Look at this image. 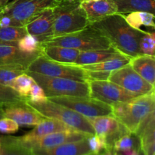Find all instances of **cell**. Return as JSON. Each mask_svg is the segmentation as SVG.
Masks as SVG:
<instances>
[{
	"mask_svg": "<svg viewBox=\"0 0 155 155\" xmlns=\"http://www.w3.org/2000/svg\"><path fill=\"white\" fill-rule=\"evenodd\" d=\"M19 130V125L13 120L8 117L0 119V133L5 134H13Z\"/></svg>",
	"mask_w": 155,
	"mask_h": 155,
	"instance_id": "d590c367",
	"label": "cell"
},
{
	"mask_svg": "<svg viewBox=\"0 0 155 155\" xmlns=\"http://www.w3.org/2000/svg\"><path fill=\"white\" fill-rule=\"evenodd\" d=\"M89 136L91 135L85 134L75 130H68L51 133L36 140L21 144L30 150L46 149L69 142H78L86 139Z\"/></svg>",
	"mask_w": 155,
	"mask_h": 155,
	"instance_id": "4fadbf2b",
	"label": "cell"
},
{
	"mask_svg": "<svg viewBox=\"0 0 155 155\" xmlns=\"http://www.w3.org/2000/svg\"><path fill=\"white\" fill-rule=\"evenodd\" d=\"M68 130H74V129L71 128L58 120L45 118L44 120L35 126L33 130L26 133L24 136L17 137V139L21 143H26V142L36 140L51 133L64 131Z\"/></svg>",
	"mask_w": 155,
	"mask_h": 155,
	"instance_id": "e0dca14e",
	"label": "cell"
},
{
	"mask_svg": "<svg viewBox=\"0 0 155 155\" xmlns=\"http://www.w3.org/2000/svg\"><path fill=\"white\" fill-rule=\"evenodd\" d=\"M91 25L98 29L121 54L130 58L142 54L139 41L146 31L130 27L124 15L117 13L110 15Z\"/></svg>",
	"mask_w": 155,
	"mask_h": 155,
	"instance_id": "6da1fadb",
	"label": "cell"
},
{
	"mask_svg": "<svg viewBox=\"0 0 155 155\" xmlns=\"http://www.w3.org/2000/svg\"><path fill=\"white\" fill-rule=\"evenodd\" d=\"M34 83V80L25 72L17 77L12 81L10 87L16 91L20 95L27 98L32 85Z\"/></svg>",
	"mask_w": 155,
	"mask_h": 155,
	"instance_id": "83f0119b",
	"label": "cell"
},
{
	"mask_svg": "<svg viewBox=\"0 0 155 155\" xmlns=\"http://www.w3.org/2000/svg\"><path fill=\"white\" fill-rule=\"evenodd\" d=\"M27 34V32L24 26L0 27V40L5 42H18Z\"/></svg>",
	"mask_w": 155,
	"mask_h": 155,
	"instance_id": "f1b7e54d",
	"label": "cell"
},
{
	"mask_svg": "<svg viewBox=\"0 0 155 155\" xmlns=\"http://www.w3.org/2000/svg\"><path fill=\"white\" fill-rule=\"evenodd\" d=\"M107 80L121 86L129 92L139 95H144L154 91V86L140 77L130 64L120 69L111 71Z\"/></svg>",
	"mask_w": 155,
	"mask_h": 155,
	"instance_id": "8fae6325",
	"label": "cell"
},
{
	"mask_svg": "<svg viewBox=\"0 0 155 155\" xmlns=\"http://www.w3.org/2000/svg\"><path fill=\"white\" fill-rule=\"evenodd\" d=\"M99 1V0H83V2H96Z\"/></svg>",
	"mask_w": 155,
	"mask_h": 155,
	"instance_id": "60d3db41",
	"label": "cell"
},
{
	"mask_svg": "<svg viewBox=\"0 0 155 155\" xmlns=\"http://www.w3.org/2000/svg\"><path fill=\"white\" fill-rule=\"evenodd\" d=\"M49 45L75 48L80 51L105 49L112 46L108 39L91 24L79 31L52 38L40 43V46Z\"/></svg>",
	"mask_w": 155,
	"mask_h": 155,
	"instance_id": "277c9868",
	"label": "cell"
},
{
	"mask_svg": "<svg viewBox=\"0 0 155 155\" xmlns=\"http://www.w3.org/2000/svg\"><path fill=\"white\" fill-rule=\"evenodd\" d=\"M139 147V138L135 133H129L121 136L114 143L113 150L117 152H123L128 150L137 149Z\"/></svg>",
	"mask_w": 155,
	"mask_h": 155,
	"instance_id": "4316f807",
	"label": "cell"
},
{
	"mask_svg": "<svg viewBox=\"0 0 155 155\" xmlns=\"http://www.w3.org/2000/svg\"><path fill=\"white\" fill-rule=\"evenodd\" d=\"M11 0H0V8H2V7H4L6 4L10 2Z\"/></svg>",
	"mask_w": 155,
	"mask_h": 155,
	"instance_id": "f35d334b",
	"label": "cell"
},
{
	"mask_svg": "<svg viewBox=\"0 0 155 155\" xmlns=\"http://www.w3.org/2000/svg\"><path fill=\"white\" fill-rule=\"evenodd\" d=\"M82 1L60 0L52 8L54 20L51 39L79 31L89 25Z\"/></svg>",
	"mask_w": 155,
	"mask_h": 155,
	"instance_id": "3957f363",
	"label": "cell"
},
{
	"mask_svg": "<svg viewBox=\"0 0 155 155\" xmlns=\"http://www.w3.org/2000/svg\"><path fill=\"white\" fill-rule=\"evenodd\" d=\"M47 99L68 107L86 117L111 116L112 114L110 105L91 97H51Z\"/></svg>",
	"mask_w": 155,
	"mask_h": 155,
	"instance_id": "9c48e42d",
	"label": "cell"
},
{
	"mask_svg": "<svg viewBox=\"0 0 155 155\" xmlns=\"http://www.w3.org/2000/svg\"><path fill=\"white\" fill-rule=\"evenodd\" d=\"M54 20L52 8H49L41 12L24 27L27 33L35 36L41 43L51 39Z\"/></svg>",
	"mask_w": 155,
	"mask_h": 155,
	"instance_id": "9a60e30c",
	"label": "cell"
},
{
	"mask_svg": "<svg viewBox=\"0 0 155 155\" xmlns=\"http://www.w3.org/2000/svg\"><path fill=\"white\" fill-rule=\"evenodd\" d=\"M0 155H33L30 149L23 145L17 137L0 136Z\"/></svg>",
	"mask_w": 155,
	"mask_h": 155,
	"instance_id": "cb8c5ba5",
	"label": "cell"
},
{
	"mask_svg": "<svg viewBox=\"0 0 155 155\" xmlns=\"http://www.w3.org/2000/svg\"><path fill=\"white\" fill-rule=\"evenodd\" d=\"M139 48L142 54L154 57L155 33L154 32H147L142 36L139 41Z\"/></svg>",
	"mask_w": 155,
	"mask_h": 155,
	"instance_id": "d6a6232c",
	"label": "cell"
},
{
	"mask_svg": "<svg viewBox=\"0 0 155 155\" xmlns=\"http://www.w3.org/2000/svg\"><path fill=\"white\" fill-rule=\"evenodd\" d=\"M27 98L20 95L16 91L9 86L0 84V104L2 106L13 103L25 101Z\"/></svg>",
	"mask_w": 155,
	"mask_h": 155,
	"instance_id": "1f68e13d",
	"label": "cell"
},
{
	"mask_svg": "<svg viewBox=\"0 0 155 155\" xmlns=\"http://www.w3.org/2000/svg\"><path fill=\"white\" fill-rule=\"evenodd\" d=\"M42 88L47 98L51 97H89L88 82L76 81L67 78L48 77L32 71H26Z\"/></svg>",
	"mask_w": 155,
	"mask_h": 155,
	"instance_id": "8992f818",
	"label": "cell"
},
{
	"mask_svg": "<svg viewBox=\"0 0 155 155\" xmlns=\"http://www.w3.org/2000/svg\"><path fill=\"white\" fill-rule=\"evenodd\" d=\"M27 99L33 102H41V101H45L47 99V97L42 88L35 82L32 85Z\"/></svg>",
	"mask_w": 155,
	"mask_h": 155,
	"instance_id": "e575fe53",
	"label": "cell"
},
{
	"mask_svg": "<svg viewBox=\"0 0 155 155\" xmlns=\"http://www.w3.org/2000/svg\"><path fill=\"white\" fill-rule=\"evenodd\" d=\"M130 65L144 80L154 86L155 59L153 56L139 54L130 58Z\"/></svg>",
	"mask_w": 155,
	"mask_h": 155,
	"instance_id": "7402d4cb",
	"label": "cell"
},
{
	"mask_svg": "<svg viewBox=\"0 0 155 155\" xmlns=\"http://www.w3.org/2000/svg\"><path fill=\"white\" fill-rule=\"evenodd\" d=\"M41 54L53 61L63 64H74L80 54L78 49L62 46H41Z\"/></svg>",
	"mask_w": 155,
	"mask_h": 155,
	"instance_id": "44dd1931",
	"label": "cell"
},
{
	"mask_svg": "<svg viewBox=\"0 0 155 155\" xmlns=\"http://www.w3.org/2000/svg\"><path fill=\"white\" fill-rule=\"evenodd\" d=\"M117 13L127 15L133 12H146L154 14L155 0H113Z\"/></svg>",
	"mask_w": 155,
	"mask_h": 155,
	"instance_id": "603a6c76",
	"label": "cell"
},
{
	"mask_svg": "<svg viewBox=\"0 0 155 155\" xmlns=\"http://www.w3.org/2000/svg\"><path fill=\"white\" fill-rule=\"evenodd\" d=\"M127 57L115 49L113 46L105 49L92 50V51H80L78 58L74 64H71L74 66H83V65L93 64L100 63L104 61L117 58Z\"/></svg>",
	"mask_w": 155,
	"mask_h": 155,
	"instance_id": "ffe728a7",
	"label": "cell"
},
{
	"mask_svg": "<svg viewBox=\"0 0 155 155\" xmlns=\"http://www.w3.org/2000/svg\"><path fill=\"white\" fill-rule=\"evenodd\" d=\"M144 155H145V154H144Z\"/></svg>",
	"mask_w": 155,
	"mask_h": 155,
	"instance_id": "b9f144b4",
	"label": "cell"
},
{
	"mask_svg": "<svg viewBox=\"0 0 155 155\" xmlns=\"http://www.w3.org/2000/svg\"><path fill=\"white\" fill-rule=\"evenodd\" d=\"M86 139L78 142L63 144L54 148L33 149L31 151L33 155H87L91 153V151Z\"/></svg>",
	"mask_w": 155,
	"mask_h": 155,
	"instance_id": "d6986e66",
	"label": "cell"
},
{
	"mask_svg": "<svg viewBox=\"0 0 155 155\" xmlns=\"http://www.w3.org/2000/svg\"><path fill=\"white\" fill-rule=\"evenodd\" d=\"M41 52L28 54L21 51L18 47V42H5L0 40V66L17 67L27 70L33 60Z\"/></svg>",
	"mask_w": 155,
	"mask_h": 155,
	"instance_id": "7c38bea8",
	"label": "cell"
},
{
	"mask_svg": "<svg viewBox=\"0 0 155 155\" xmlns=\"http://www.w3.org/2000/svg\"><path fill=\"white\" fill-rule=\"evenodd\" d=\"M18 47L21 51L28 54L41 52L40 42L35 36L27 33L18 42Z\"/></svg>",
	"mask_w": 155,
	"mask_h": 155,
	"instance_id": "f546056e",
	"label": "cell"
},
{
	"mask_svg": "<svg viewBox=\"0 0 155 155\" xmlns=\"http://www.w3.org/2000/svg\"><path fill=\"white\" fill-rule=\"evenodd\" d=\"M86 71L89 80H107L110 73L107 71Z\"/></svg>",
	"mask_w": 155,
	"mask_h": 155,
	"instance_id": "8d00e7d4",
	"label": "cell"
},
{
	"mask_svg": "<svg viewBox=\"0 0 155 155\" xmlns=\"http://www.w3.org/2000/svg\"><path fill=\"white\" fill-rule=\"evenodd\" d=\"M130 58L123 57L117 58L110 59V60L104 61L100 63L93 64H87L80 66L84 71H107L111 72L115 70L120 69L123 67L130 64Z\"/></svg>",
	"mask_w": 155,
	"mask_h": 155,
	"instance_id": "d4e9b609",
	"label": "cell"
},
{
	"mask_svg": "<svg viewBox=\"0 0 155 155\" xmlns=\"http://www.w3.org/2000/svg\"><path fill=\"white\" fill-rule=\"evenodd\" d=\"M127 24L134 29H140L142 26L154 28V14L146 12H133L124 15Z\"/></svg>",
	"mask_w": 155,
	"mask_h": 155,
	"instance_id": "484cf974",
	"label": "cell"
},
{
	"mask_svg": "<svg viewBox=\"0 0 155 155\" xmlns=\"http://www.w3.org/2000/svg\"><path fill=\"white\" fill-rule=\"evenodd\" d=\"M26 102L45 118L58 120L71 128L85 134L95 135V131L87 117L68 107L55 104L48 99L41 102H33L27 99Z\"/></svg>",
	"mask_w": 155,
	"mask_h": 155,
	"instance_id": "5b68a950",
	"label": "cell"
},
{
	"mask_svg": "<svg viewBox=\"0 0 155 155\" xmlns=\"http://www.w3.org/2000/svg\"><path fill=\"white\" fill-rule=\"evenodd\" d=\"M87 143L91 152L98 154L103 151L107 150L106 140L103 138L99 137L97 135H91L87 137Z\"/></svg>",
	"mask_w": 155,
	"mask_h": 155,
	"instance_id": "836d02e7",
	"label": "cell"
},
{
	"mask_svg": "<svg viewBox=\"0 0 155 155\" xmlns=\"http://www.w3.org/2000/svg\"><path fill=\"white\" fill-rule=\"evenodd\" d=\"M155 111L151 112L139 126L136 135L145 155H155Z\"/></svg>",
	"mask_w": 155,
	"mask_h": 155,
	"instance_id": "ac0fdd59",
	"label": "cell"
},
{
	"mask_svg": "<svg viewBox=\"0 0 155 155\" xmlns=\"http://www.w3.org/2000/svg\"><path fill=\"white\" fill-rule=\"evenodd\" d=\"M81 6L86 12L89 24L101 21L110 15L117 14V9L113 0H99L96 2L82 1Z\"/></svg>",
	"mask_w": 155,
	"mask_h": 155,
	"instance_id": "2e32d148",
	"label": "cell"
},
{
	"mask_svg": "<svg viewBox=\"0 0 155 155\" xmlns=\"http://www.w3.org/2000/svg\"><path fill=\"white\" fill-rule=\"evenodd\" d=\"M109 150H106V151H103L101 152L98 153V154H95V153H89L87 155H107V152H108Z\"/></svg>",
	"mask_w": 155,
	"mask_h": 155,
	"instance_id": "74e56055",
	"label": "cell"
},
{
	"mask_svg": "<svg viewBox=\"0 0 155 155\" xmlns=\"http://www.w3.org/2000/svg\"><path fill=\"white\" fill-rule=\"evenodd\" d=\"M26 101L3 106L4 117L13 120L21 127H34L45 118L27 104Z\"/></svg>",
	"mask_w": 155,
	"mask_h": 155,
	"instance_id": "5bb4252c",
	"label": "cell"
},
{
	"mask_svg": "<svg viewBox=\"0 0 155 155\" xmlns=\"http://www.w3.org/2000/svg\"><path fill=\"white\" fill-rule=\"evenodd\" d=\"M110 107L111 116L125 126L130 133L136 134L144 120L154 111V91L139 95L127 101L114 103Z\"/></svg>",
	"mask_w": 155,
	"mask_h": 155,
	"instance_id": "7a4b0ae2",
	"label": "cell"
},
{
	"mask_svg": "<svg viewBox=\"0 0 155 155\" xmlns=\"http://www.w3.org/2000/svg\"><path fill=\"white\" fill-rule=\"evenodd\" d=\"M60 0H11L0 8V17L8 16L23 27Z\"/></svg>",
	"mask_w": 155,
	"mask_h": 155,
	"instance_id": "52a82bcc",
	"label": "cell"
},
{
	"mask_svg": "<svg viewBox=\"0 0 155 155\" xmlns=\"http://www.w3.org/2000/svg\"><path fill=\"white\" fill-rule=\"evenodd\" d=\"M26 71L25 69L21 68L0 66V84L10 87L12 81Z\"/></svg>",
	"mask_w": 155,
	"mask_h": 155,
	"instance_id": "4dcf8cb0",
	"label": "cell"
},
{
	"mask_svg": "<svg viewBox=\"0 0 155 155\" xmlns=\"http://www.w3.org/2000/svg\"><path fill=\"white\" fill-rule=\"evenodd\" d=\"M4 117V112H3V106L0 104V119Z\"/></svg>",
	"mask_w": 155,
	"mask_h": 155,
	"instance_id": "ab89813d",
	"label": "cell"
},
{
	"mask_svg": "<svg viewBox=\"0 0 155 155\" xmlns=\"http://www.w3.org/2000/svg\"><path fill=\"white\" fill-rule=\"evenodd\" d=\"M89 97L111 105L127 101L139 96V94L127 91L109 80H89Z\"/></svg>",
	"mask_w": 155,
	"mask_h": 155,
	"instance_id": "30bf717a",
	"label": "cell"
},
{
	"mask_svg": "<svg viewBox=\"0 0 155 155\" xmlns=\"http://www.w3.org/2000/svg\"><path fill=\"white\" fill-rule=\"evenodd\" d=\"M27 71H32L48 77L67 78L84 83L89 81L86 71L80 67L53 61L44 57L42 54L31 62Z\"/></svg>",
	"mask_w": 155,
	"mask_h": 155,
	"instance_id": "ba28073f",
	"label": "cell"
}]
</instances>
